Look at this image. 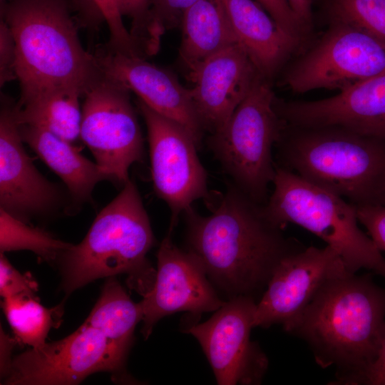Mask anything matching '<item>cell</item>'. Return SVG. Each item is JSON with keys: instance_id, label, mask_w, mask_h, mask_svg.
Returning <instances> with one entry per match:
<instances>
[{"instance_id": "obj_25", "label": "cell", "mask_w": 385, "mask_h": 385, "mask_svg": "<svg viewBox=\"0 0 385 385\" xmlns=\"http://www.w3.org/2000/svg\"><path fill=\"white\" fill-rule=\"evenodd\" d=\"M71 245L0 208L1 252L29 250L42 260L51 263L57 262L63 252Z\"/></svg>"}, {"instance_id": "obj_29", "label": "cell", "mask_w": 385, "mask_h": 385, "mask_svg": "<svg viewBox=\"0 0 385 385\" xmlns=\"http://www.w3.org/2000/svg\"><path fill=\"white\" fill-rule=\"evenodd\" d=\"M91 1L109 29L110 41L106 45L113 51L139 57L130 32L124 26L122 16L113 0Z\"/></svg>"}, {"instance_id": "obj_19", "label": "cell", "mask_w": 385, "mask_h": 385, "mask_svg": "<svg viewBox=\"0 0 385 385\" xmlns=\"http://www.w3.org/2000/svg\"><path fill=\"white\" fill-rule=\"evenodd\" d=\"M237 42L268 80L297 47L299 38L282 29L255 0H222Z\"/></svg>"}, {"instance_id": "obj_37", "label": "cell", "mask_w": 385, "mask_h": 385, "mask_svg": "<svg viewBox=\"0 0 385 385\" xmlns=\"http://www.w3.org/2000/svg\"><path fill=\"white\" fill-rule=\"evenodd\" d=\"M15 1H17V0H0V4L10 3V2Z\"/></svg>"}, {"instance_id": "obj_16", "label": "cell", "mask_w": 385, "mask_h": 385, "mask_svg": "<svg viewBox=\"0 0 385 385\" xmlns=\"http://www.w3.org/2000/svg\"><path fill=\"white\" fill-rule=\"evenodd\" d=\"M93 53L102 74L134 92L154 111L182 125L197 147L200 145L205 131L190 88L184 87L173 73L144 58L114 51L106 45L96 48Z\"/></svg>"}, {"instance_id": "obj_21", "label": "cell", "mask_w": 385, "mask_h": 385, "mask_svg": "<svg viewBox=\"0 0 385 385\" xmlns=\"http://www.w3.org/2000/svg\"><path fill=\"white\" fill-rule=\"evenodd\" d=\"M180 56L189 69L237 43L222 0H198L184 13Z\"/></svg>"}, {"instance_id": "obj_1", "label": "cell", "mask_w": 385, "mask_h": 385, "mask_svg": "<svg viewBox=\"0 0 385 385\" xmlns=\"http://www.w3.org/2000/svg\"><path fill=\"white\" fill-rule=\"evenodd\" d=\"M211 213L192 206L184 212L189 252L213 287L227 295L249 296L261 291L280 260L304 247L286 238L266 215L264 205L233 184L206 201Z\"/></svg>"}, {"instance_id": "obj_35", "label": "cell", "mask_w": 385, "mask_h": 385, "mask_svg": "<svg viewBox=\"0 0 385 385\" xmlns=\"http://www.w3.org/2000/svg\"><path fill=\"white\" fill-rule=\"evenodd\" d=\"M304 29L312 21V0H287Z\"/></svg>"}, {"instance_id": "obj_17", "label": "cell", "mask_w": 385, "mask_h": 385, "mask_svg": "<svg viewBox=\"0 0 385 385\" xmlns=\"http://www.w3.org/2000/svg\"><path fill=\"white\" fill-rule=\"evenodd\" d=\"M284 123L295 127L337 126L385 140V74L337 95L312 101H275Z\"/></svg>"}, {"instance_id": "obj_26", "label": "cell", "mask_w": 385, "mask_h": 385, "mask_svg": "<svg viewBox=\"0 0 385 385\" xmlns=\"http://www.w3.org/2000/svg\"><path fill=\"white\" fill-rule=\"evenodd\" d=\"M333 21L366 31L385 42V0H329Z\"/></svg>"}, {"instance_id": "obj_20", "label": "cell", "mask_w": 385, "mask_h": 385, "mask_svg": "<svg viewBox=\"0 0 385 385\" xmlns=\"http://www.w3.org/2000/svg\"><path fill=\"white\" fill-rule=\"evenodd\" d=\"M26 143L63 181L75 205L92 201V194L100 182L112 178L96 163L81 155L71 143L48 130L30 124H19Z\"/></svg>"}, {"instance_id": "obj_8", "label": "cell", "mask_w": 385, "mask_h": 385, "mask_svg": "<svg viewBox=\"0 0 385 385\" xmlns=\"http://www.w3.org/2000/svg\"><path fill=\"white\" fill-rule=\"evenodd\" d=\"M130 346L82 324L63 339L15 356L4 384L73 385L96 372L122 374Z\"/></svg>"}, {"instance_id": "obj_7", "label": "cell", "mask_w": 385, "mask_h": 385, "mask_svg": "<svg viewBox=\"0 0 385 385\" xmlns=\"http://www.w3.org/2000/svg\"><path fill=\"white\" fill-rule=\"evenodd\" d=\"M268 80L260 77L227 123L211 134L210 147L232 184L257 203L269 197L276 164L272 156L282 122Z\"/></svg>"}, {"instance_id": "obj_13", "label": "cell", "mask_w": 385, "mask_h": 385, "mask_svg": "<svg viewBox=\"0 0 385 385\" xmlns=\"http://www.w3.org/2000/svg\"><path fill=\"white\" fill-rule=\"evenodd\" d=\"M349 272L330 246L302 247L283 257L275 267L254 316V327L282 325L286 332L329 280Z\"/></svg>"}, {"instance_id": "obj_2", "label": "cell", "mask_w": 385, "mask_h": 385, "mask_svg": "<svg viewBox=\"0 0 385 385\" xmlns=\"http://www.w3.org/2000/svg\"><path fill=\"white\" fill-rule=\"evenodd\" d=\"M385 329V288L347 273L327 282L289 332L304 339L317 363L337 368L344 385L375 360Z\"/></svg>"}, {"instance_id": "obj_23", "label": "cell", "mask_w": 385, "mask_h": 385, "mask_svg": "<svg viewBox=\"0 0 385 385\" xmlns=\"http://www.w3.org/2000/svg\"><path fill=\"white\" fill-rule=\"evenodd\" d=\"M142 319L140 302H133L115 277H111L83 324L115 341L132 344L135 328Z\"/></svg>"}, {"instance_id": "obj_11", "label": "cell", "mask_w": 385, "mask_h": 385, "mask_svg": "<svg viewBox=\"0 0 385 385\" xmlns=\"http://www.w3.org/2000/svg\"><path fill=\"white\" fill-rule=\"evenodd\" d=\"M148 130L151 176L156 194L171 212L170 232L179 215L197 200L210 197L207 173L190 133L178 123L158 113L138 99Z\"/></svg>"}, {"instance_id": "obj_18", "label": "cell", "mask_w": 385, "mask_h": 385, "mask_svg": "<svg viewBox=\"0 0 385 385\" xmlns=\"http://www.w3.org/2000/svg\"><path fill=\"white\" fill-rule=\"evenodd\" d=\"M192 101L205 131L220 130L262 77L238 43L205 59L189 72Z\"/></svg>"}, {"instance_id": "obj_15", "label": "cell", "mask_w": 385, "mask_h": 385, "mask_svg": "<svg viewBox=\"0 0 385 385\" xmlns=\"http://www.w3.org/2000/svg\"><path fill=\"white\" fill-rule=\"evenodd\" d=\"M224 302L197 260L173 244L168 234L157 253L154 284L140 302L144 338L167 315L178 312L200 315L217 310Z\"/></svg>"}, {"instance_id": "obj_33", "label": "cell", "mask_w": 385, "mask_h": 385, "mask_svg": "<svg viewBox=\"0 0 385 385\" xmlns=\"http://www.w3.org/2000/svg\"><path fill=\"white\" fill-rule=\"evenodd\" d=\"M289 34L301 37L304 29L287 0H255Z\"/></svg>"}, {"instance_id": "obj_31", "label": "cell", "mask_w": 385, "mask_h": 385, "mask_svg": "<svg viewBox=\"0 0 385 385\" xmlns=\"http://www.w3.org/2000/svg\"><path fill=\"white\" fill-rule=\"evenodd\" d=\"M16 47L11 30L6 23L0 21V85L17 79Z\"/></svg>"}, {"instance_id": "obj_30", "label": "cell", "mask_w": 385, "mask_h": 385, "mask_svg": "<svg viewBox=\"0 0 385 385\" xmlns=\"http://www.w3.org/2000/svg\"><path fill=\"white\" fill-rule=\"evenodd\" d=\"M38 284L30 274H21L0 253V294L3 298L24 294L35 297Z\"/></svg>"}, {"instance_id": "obj_34", "label": "cell", "mask_w": 385, "mask_h": 385, "mask_svg": "<svg viewBox=\"0 0 385 385\" xmlns=\"http://www.w3.org/2000/svg\"><path fill=\"white\" fill-rule=\"evenodd\" d=\"M385 385V329L377 356L364 371L349 379L344 385Z\"/></svg>"}, {"instance_id": "obj_14", "label": "cell", "mask_w": 385, "mask_h": 385, "mask_svg": "<svg viewBox=\"0 0 385 385\" xmlns=\"http://www.w3.org/2000/svg\"><path fill=\"white\" fill-rule=\"evenodd\" d=\"M16 103L1 94L0 112V208L29 223L67 208L58 185L48 180L26 153L19 130Z\"/></svg>"}, {"instance_id": "obj_36", "label": "cell", "mask_w": 385, "mask_h": 385, "mask_svg": "<svg viewBox=\"0 0 385 385\" xmlns=\"http://www.w3.org/2000/svg\"><path fill=\"white\" fill-rule=\"evenodd\" d=\"M15 342L1 332V374L3 377L6 375L11 362V349Z\"/></svg>"}, {"instance_id": "obj_4", "label": "cell", "mask_w": 385, "mask_h": 385, "mask_svg": "<svg viewBox=\"0 0 385 385\" xmlns=\"http://www.w3.org/2000/svg\"><path fill=\"white\" fill-rule=\"evenodd\" d=\"M274 146L277 166L352 205H385V140L337 126L282 121Z\"/></svg>"}, {"instance_id": "obj_9", "label": "cell", "mask_w": 385, "mask_h": 385, "mask_svg": "<svg viewBox=\"0 0 385 385\" xmlns=\"http://www.w3.org/2000/svg\"><path fill=\"white\" fill-rule=\"evenodd\" d=\"M130 91L101 75L84 93L80 138L96 163L116 183L123 185L129 169L143 158V139L130 101Z\"/></svg>"}, {"instance_id": "obj_24", "label": "cell", "mask_w": 385, "mask_h": 385, "mask_svg": "<svg viewBox=\"0 0 385 385\" xmlns=\"http://www.w3.org/2000/svg\"><path fill=\"white\" fill-rule=\"evenodd\" d=\"M3 311L16 342L36 348L46 343L50 329L60 324L63 304L51 309L35 297L19 294L3 298Z\"/></svg>"}, {"instance_id": "obj_22", "label": "cell", "mask_w": 385, "mask_h": 385, "mask_svg": "<svg viewBox=\"0 0 385 385\" xmlns=\"http://www.w3.org/2000/svg\"><path fill=\"white\" fill-rule=\"evenodd\" d=\"M82 96L77 88H60L19 99L15 105L17 122L46 128L73 143L80 138Z\"/></svg>"}, {"instance_id": "obj_32", "label": "cell", "mask_w": 385, "mask_h": 385, "mask_svg": "<svg viewBox=\"0 0 385 385\" xmlns=\"http://www.w3.org/2000/svg\"><path fill=\"white\" fill-rule=\"evenodd\" d=\"M354 206L359 222L366 227L379 250L385 252V205Z\"/></svg>"}, {"instance_id": "obj_28", "label": "cell", "mask_w": 385, "mask_h": 385, "mask_svg": "<svg viewBox=\"0 0 385 385\" xmlns=\"http://www.w3.org/2000/svg\"><path fill=\"white\" fill-rule=\"evenodd\" d=\"M198 0H150L149 19L154 42L160 45L165 31L181 24L185 11Z\"/></svg>"}, {"instance_id": "obj_10", "label": "cell", "mask_w": 385, "mask_h": 385, "mask_svg": "<svg viewBox=\"0 0 385 385\" xmlns=\"http://www.w3.org/2000/svg\"><path fill=\"white\" fill-rule=\"evenodd\" d=\"M385 74V42L361 29L333 21L329 29L287 73L294 93L346 90Z\"/></svg>"}, {"instance_id": "obj_12", "label": "cell", "mask_w": 385, "mask_h": 385, "mask_svg": "<svg viewBox=\"0 0 385 385\" xmlns=\"http://www.w3.org/2000/svg\"><path fill=\"white\" fill-rule=\"evenodd\" d=\"M256 305L252 297H232L209 319L185 330L201 345L217 384H258L266 372L267 358L250 340Z\"/></svg>"}, {"instance_id": "obj_5", "label": "cell", "mask_w": 385, "mask_h": 385, "mask_svg": "<svg viewBox=\"0 0 385 385\" xmlns=\"http://www.w3.org/2000/svg\"><path fill=\"white\" fill-rule=\"evenodd\" d=\"M155 238L139 191L133 181L93 220L83 240L58 260L61 288L70 294L99 278L128 275V285L144 297L152 288L156 270L147 259Z\"/></svg>"}, {"instance_id": "obj_6", "label": "cell", "mask_w": 385, "mask_h": 385, "mask_svg": "<svg viewBox=\"0 0 385 385\" xmlns=\"http://www.w3.org/2000/svg\"><path fill=\"white\" fill-rule=\"evenodd\" d=\"M272 185L264 210L274 225L283 229L294 223L316 235L338 253L351 273L366 269L385 278V258L359 227L354 205L277 165Z\"/></svg>"}, {"instance_id": "obj_27", "label": "cell", "mask_w": 385, "mask_h": 385, "mask_svg": "<svg viewBox=\"0 0 385 385\" xmlns=\"http://www.w3.org/2000/svg\"><path fill=\"white\" fill-rule=\"evenodd\" d=\"M113 1L120 15L131 19L129 32L138 55L145 58L155 54L149 19L150 0H113Z\"/></svg>"}, {"instance_id": "obj_3", "label": "cell", "mask_w": 385, "mask_h": 385, "mask_svg": "<svg viewBox=\"0 0 385 385\" xmlns=\"http://www.w3.org/2000/svg\"><path fill=\"white\" fill-rule=\"evenodd\" d=\"M0 7L16 42L20 99L60 88L84 96L101 72L81 43L70 0H17Z\"/></svg>"}]
</instances>
